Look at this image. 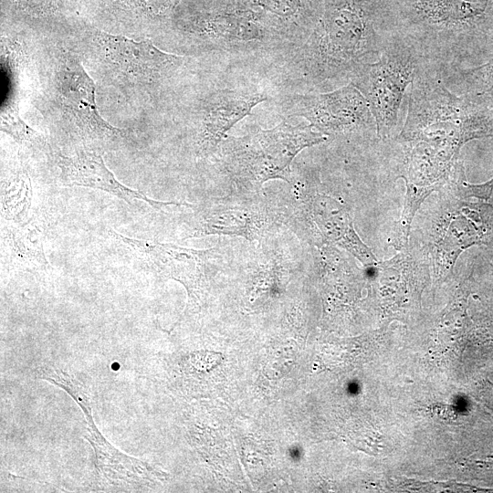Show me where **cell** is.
Wrapping results in <instances>:
<instances>
[{
  "label": "cell",
  "mask_w": 493,
  "mask_h": 493,
  "mask_svg": "<svg viewBox=\"0 0 493 493\" xmlns=\"http://www.w3.org/2000/svg\"><path fill=\"white\" fill-rule=\"evenodd\" d=\"M97 86L64 32L34 30L33 59L24 101L74 147L101 152L137 149L133 128L106 121L97 103Z\"/></svg>",
  "instance_id": "1"
},
{
  "label": "cell",
  "mask_w": 493,
  "mask_h": 493,
  "mask_svg": "<svg viewBox=\"0 0 493 493\" xmlns=\"http://www.w3.org/2000/svg\"><path fill=\"white\" fill-rule=\"evenodd\" d=\"M104 103L146 117L162 108L193 60L165 52L152 38L103 30L79 17L64 31Z\"/></svg>",
  "instance_id": "2"
},
{
  "label": "cell",
  "mask_w": 493,
  "mask_h": 493,
  "mask_svg": "<svg viewBox=\"0 0 493 493\" xmlns=\"http://www.w3.org/2000/svg\"><path fill=\"white\" fill-rule=\"evenodd\" d=\"M488 137H493V105L450 90L437 63L426 60L411 83L406 118L393 142L411 153L453 165L466 143Z\"/></svg>",
  "instance_id": "3"
},
{
  "label": "cell",
  "mask_w": 493,
  "mask_h": 493,
  "mask_svg": "<svg viewBox=\"0 0 493 493\" xmlns=\"http://www.w3.org/2000/svg\"><path fill=\"white\" fill-rule=\"evenodd\" d=\"M394 32L430 61L446 66L493 57V0H385Z\"/></svg>",
  "instance_id": "4"
},
{
  "label": "cell",
  "mask_w": 493,
  "mask_h": 493,
  "mask_svg": "<svg viewBox=\"0 0 493 493\" xmlns=\"http://www.w3.org/2000/svg\"><path fill=\"white\" fill-rule=\"evenodd\" d=\"M393 33L385 0H325L305 46L309 73L317 81L350 77L376 60Z\"/></svg>",
  "instance_id": "5"
},
{
  "label": "cell",
  "mask_w": 493,
  "mask_h": 493,
  "mask_svg": "<svg viewBox=\"0 0 493 493\" xmlns=\"http://www.w3.org/2000/svg\"><path fill=\"white\" fill-rule=\"evenodd\" d=\"M435 193L425 213L421 243L428 251L434 279L439 282L451 274L467 248L493 246V204L465 197L452 174Z\"/></svg>",
  "instance_id": "6"
},
{
  "label": "cell",
  "mask_w": 493,
  "mask_h": 493,
  "mask_svg": "<svg viewBox=\"0 0 493 493\" xmlns=\"http://www.w3.org/2000/svg\"><path fill=\"white\" fill-rule=\"evenodd\" d=\"M426 60L411 40L394 32L376 60L360 65L350 75V82L368 102L378 140L391 142L398 135L402 100Z\"/></svg>",
  "instance_id": "7"
},
{
  "label": "cell",
  "mask_w": 493,
  "mask_h": 493,
  "mask_svg": "<svg viewBox=\"0 0 493 493\" xmlns=\"http://www.w3.org/2000/svg\"><path fill=\"white\" fill-rule=\"evenodd\" d=\"M328 140L310 124L281 122L270 130H261L226 142L227 169L243 185L257 190L271 179L290 180V164L304 148Z\"/></svg>",
  "instance_id": "8"
},
{
  "label": "cell",
  "mask_w": 493,
  "mask_h": 493,
  "mask_svg": "<svg viewBox=\"0 0 493 493\" xmlns=\"http://www.w3.org/2000/svg\"><path fill=\"white\" fill-rule=\"evenodd\" d=\"M288 106L327 137L376 134L368 102L351 82L330 92L292 96Z\"/></svg>",
  "instance_id": "9"
},
{
  "label": "cell",
  "mask_w": 493,
  "mask_h": 493,
  "mask_svg": "<svg viewBox=\"0 0 493 493\" xmlns=\"http://www.w3.org/2000/svg\"><path fill=\"white\" fill-rule=\"evenodd\" d=\"M302 210L316 246L341 247L359 260L364 268L378 262L371 248L357 234L351 210L341 199L313 191L304 196Z\"/></svg>",
  "instance_id": "10"
},
{
  "label": "cell",
  "mask_w": 493,
  "mask_h": 493,
  "mask_svg": "<svg viewBox=\"0 0 493 493\" xmlns=\"http://www.w3.org/2000/svg\"><path fill=\"white\" fill-rule=\"evenodd\" d=\"M109 235L161 275L184 285L189 300H197L207 278L213 249L197 250L173 244L140 240L110 229Z\"/></svg>",
  "instance_id": "11"
},
{
  "label": "cell",
  "mask_w": 493,
  "mask_h": 493,
  "mask_svg": "<svg viewBox=\"0 0 493 493\" xmlns=\"http://www.w3.org/2000/svg\"><path fill=\"white\" fill-rule=\"evenodd\" d=\"M266 100L262 93L240 89H216L198 99L191 110L196 155L207 157L215 152L226 132Z\"/></svg>",
  "instance_id": "12"
},
{
  "label": "cell",
  "mask_w": 493,
  "mask_h": 493,
  "mask_svg": "<svg viewBox=\"0 0 493 493\" xmlns=\"http://www.w3.org/2000/svg\"><path fill=\"white\" fill-rule=\"evenodd\" d=\"M381 303L395 309L410 296L422 290L430 279L431 261L426 247L419 241L408 244L390 259L364 268Z\"/></svg>",
  "instance_id": "13"
},
{
  "label": "cell",
  "mask_w": 493,
  "mask_h": 493,
  "mask_svg": "<svg viewBox=\"0 0 493 493\" xmlns=\"http://www.w3.org/2000/svg\"><path fill=\"white\" fill-rule=\"evenodd\" d=\"M59 171L58 178L63 186H81L100 190L115 195L130 205L142 201L155 209L169 205L193 206L190 204L162 202L149 198L142 192L121 184L104 163L103 153L87 147H74L69 154L56 148L52 158Z\"/></svg>",
  "instance_id": "14"
},
{
  "label": "cell",
  "mask_w": 493,
  "mask_h": 493,
  "mask_svg": "<svg viewBox=\"0 0 493 493\" xmlns=\"http://www.w3.org/2000/svg\"><path fill=\"white\" fill-rule=\"evenodd\" d=\"M181 0H93L89 23L113 34L152 38V32L172 18ZM89 22V21H88Z\"/></svg>",
  "instance_id": "15"
},
{
  "label": "cell",
  "mask_w": 493,
  "mask_h": 493,
  "mask_svg": "<svg viewBox=\"0 0 493 493\" xmlns=\"http://www.w3.org/2000/svg\"><path fill=\"white\" fill-rule=\"evenodd\" d=\"M66 392L82 409L88 422L85 438L94 449L95 468L100 477L109 482L142 484L152 480L153 469L145 462L121 453L111 446L99 432L90 411V404L86 391L79 382L70 383Z\"/></svg>",
  "instance_id": "16"
},
{
  "label": "cell",
  "mask_w": 493,
  "mask_h": 493,
  "mask_svg": "<svg viewBox=\"0 0 493 493\" xmlns=\"http://www.w3.org/2000/svg\"><path fill=\"white\" fill-rule=\"evenodd\" d=\"M267 226V217L260 208L245 203H226L195 213L185 237L228 235L254 240L260 237Z\"/></svg>",
  "instance_id": "17"
},
{
  "label": "cell",
  "mask_w": 493,
  "mask_h": 493,
  "mask_svg": "<svg viewBox=\"0 0 493 493\" xmlns=\"http://www.w3.org/2000/svg\"><path fill=\"white\" fill-rule=\"evenodd\" d=\"M179 31L199 41L260 40L264 31L243 17L217 14H195L178 23Z\"/></svg>",
  "instance_id": "18"
},
{
  "label": "cell",
  "mask_w": 493,
  "mask_h": 493,
  "mask_svg": "<svg viewBox=\"0 0 493 493\" xmlns=\"http://www.w3.org/2000/svg\"><path fill=\"white\" fill-rule=\"evenodd\" d=\"M46 223L38 215L13 224L5 230L9 263L18 270L44 271L50 268L44 251Z\"/></svg>",
  "instance_id": "19"
},
{
  "label": "cell",
  "mask_w": 493,
  "mask_h": 493,
  "mask_svg": "<svg viewBox=\"0 0 493 493\" xmlns=\"http://www.w3.org/2000/svg\"><path fill=\"white\" fill-rule=\"evenodd\" d=\"M33 188L28 169L18 156L2 165L1 214L2 217L18 224L27 220Z\"/></svg>",
  "instance_id": "20"
},
{
  "label": "cell",
  "mask_w": 493,
  "mask_h": 493,
  "mask_svg": "<svg viewBox=\"0 0 493 493\" xmlns=\"http://www.w3.org/2000/svg\"><path fill=\"white\" fill-rule=\"evenodd\" d=\"M447 88L458 95H468L493 105V57L470 67L438 64Z\"/></svg>",
  "instance_id": "21"
},
{
  "label": "cell",
  "mask_w": 493,
  "mask_h": 493,
  "mask_svg": "<svg viewBox=\"0 0 493 493\" xmlns=\"http://www.w3.org/2000/svg\"><path fill=\"white\" fill-rule=\"evenodd\" d=\"M21 102L16 100L5 99L1 107V131L27 153L52 159L55 149L49 137L31 127L21 116Z\"/></svg>",
  "instance_id": "22"
},
{
  "label": "cell",
  "mask_w": 493,
  "mask_h": 493,
  "mask_svg": "<svg viewBox=\"0 0 493 493\" xmlns=\"http://www.w3.org/2000/svg\"><path fill=\"white\" fill-rule=\"evenodd\" d=\"M456 186L465 197L489 201L493 193V176L481 184H470L467 181L466 173H462L456 180Z\"/></svg>",
  "instance_id": "23"
},
{
  "label": "cell",
  "mask_w": 493,
  "mask_h": 493,
  "mask_svg": "<svg viewBox=\"0 0 493 493\" xmlns=\"http://www.w3.org/2000/svg\"><path fill=\"white\" fill-rule=\"evenodd\" d=\"M488 267L489 271L491 272V275L493 276V264L488 263Z\"/></svg>",
  "instance_id": "24"
},
{
  "label": "cell",
  "mask_w": 493,
  "mask_h": 493,
  "mask_svg": "<svg viewBox=\"0 0 493 493\" xmlns=\"http://www.w3.org/2000/svg\"><path fill=\"white\" fill-rule=\"evenodd\" d=\"M489 200H491V202H492V204H493V193H492V194H491Z\"/></svg>",
  "instance_id": "25"
}]
</instances>
